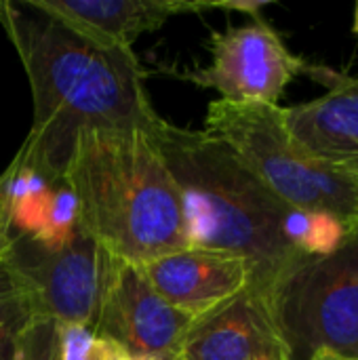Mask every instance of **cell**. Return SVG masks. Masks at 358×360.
<instances>
[{"instance_id": "6da1fadb", "label": "cell", "mask_w": 358, "mask_h": 360, "mask_svg": "<svg viewBox=\"0 0 358 360\" xmlns=\"http://www.w3.org/2000/svg\"><path fill=\"white\" fill-rule=\"evenodd\" d=\"M0 25L23 63L34 103L30 135L11 165L63 181L78 133H152L160 124L133 49L97 42L30 0H0Z\"/></svg>"}, {"instance_id": "7a4b0ae2", "label": "cell", "mask_w": 358, "mask_h": 360, "mask_svg": "<svg viewBox=\"0 0 358 360\" xmlns=\"http://www.w3.org/2000/svg\"><path fill=\"white\" fill-rule=\"evenodd\" d=\"M152 137L179 188L190 247L243 257L262 300L298 259L327 255L348 238L346 224L289 207L209 133L162 118Z\"/></svg>"}, {"instance_id": "3957f363", "label": "cell", "mask_w": 358, "mask_h": 360, "mask_svg": "<svg viewBox=\"0 0 358 360\" xmlns=\"http://www.w3.org/2000/svg\"><path fill=\"white\" fill-rule=\"evenodd\" d=\"M63 181L80 230L116 259L143 266L190 247L181 194L152 133H78Z\"/></svg>"}, {"instance_id": "277c9868", "label": "cell", "mask_w": 358, "mask_h": 360, "mask_svg": "<svg viewBox=\"0 0 358 360\" xmlns=\"http://www.w3.org/2000/svg\"><path fill=\"white\" fill-rule=\"evenodd\" d=\"M205 133L232 154L289 207L329 215L350 230L358 221V171L308 152L287 129L285 108L217 99Z\"/></svg>"}, {"instance_id": "5b68a950", "label": "cell", "mask_w": 358, "mask_h": 360, "mask_svg": "<svg viewBox=\"0 0 358 360\" xmlns=\"http://www.w3.org/2000/svg\"><path fill=\"white\" fill-rule=\"evenodd\" d=\"M289 360L358 359V236L289 266L264 300Z\"/></svg>"}, {"instance_id": "8992f818", "label": "cell", "mask_w": 358, "mask_h": 360, "mask_svg": "<svg viewBox=\"0 0 358 360\" xmlns=\"http://www.w3.org/2000/svg\"><path fill=\"white\" fill-rule=\"evenodd\" d=\"M2 255L25 285L40 321L95 329L120 259L78 224L61 240H40L11 230Z\"/></svg>"}, {"instance_id": "52a82bcc", "label": "cell", "mask_w": 358, "mask_h": 360, "mask_svg": "<svg viewBox=\"0 0 358 360\" xmlns=\"http://www.w3.org/2000/svg\"><path fill=\"white\" fill-rule=\"evenodd\" d=\"M211 63L186 70L181 78L200 89L217 91L226 101L281 105L291 80L308 74L310 63L293 55L281 34L262 15L251 23L213 32Z\"/></svg>"}, {"instance_id": "ba28073f", "label": "cell", "mask_w": 358, "mask_h": 360, "mask_svg": "<svg viewBox=\"0 0 358 360\" xmlns=\"http://www.w3.org/2000/svg\"><path fill=\"white\" fill-rule=\"evenodd\" d=\"M192 325L194 319L160 297L139 266L120 262L93 331L133 360H177Z\"/></svg>"}, {"instance_id": "9c48e42d", "label": "cell", "mask_w": 358, "mask_h": 360, "mask_svg": "<svg viewBox=\"0 0 358 360\" xmlns=\"http://www.w3.org/2000/svg\"><path fill=\"white\" fill-rule=\"evenodd\" d=\"M139 268L160 297L194 321L251 287V270L243 257L198 247L160 255Z\"/></svg>"}, {"instance_id": "30bf717a", "label": "cell", "mask_w": 358, "mask_h": 360, "mask_svg": "<svg viewBox=\"0 0 358 360\" xmlns=\"http://www.w3.org/2000/svg\"><path fill=\"white\" fill-rule=\"evenodd\" d=\"M177 360H289L264 300L245 289L241 295L196 319Z\"/></svg>"}, {"instance_id": "8fae6325", "label": "cell", "mask_w": 358, "mask_h": 360, "mask_svg": "<svg viewBox=\"0 0 358 360\" xmlns=\"http://www.w3.org/2000/svg\"><path fill=\"white\" fill-rule=\"evenodd\" d=\"M42 13L84 36L122 49L146 32L162 27L173 15L219 8V2L188 0H30Z\"/></svg>"}, {"instance_id": "7c38bea8", "label": "cell", "mask_w": 358, "mask_h": 360, "mask_svg": "<svg viewBox=\"0 0 358 360\" xmlns=\"http://www.w3.org/2000/svg\"><path fill=\"white\" fill-rule=\"evenodd\" d=\"M325 84V95L285 108V124L314 156L358 171V78L331 70Z\"/></svg>"}, {"instance_id": "4fadbf2b", "label": "cell", "mask_w": 358, "mask_h": 360, "mask_svg": "<svg viewBox=\"0 0 358 360\" xmlns=\"http://www.w3.org/2000/svg\"><path fill=\"white\" fill-rule=\"evenodd\" d=\"M36 321L25 285L0 255V360H17L21 340Z\"/></svg>"}, {"instance_id": "5bb4252c", "label": "cell", "mask_w": 358, "mask_h": 360, "mask_svg": "<svg viewBox=\"0 0 358 360\" xmlns=\"http://www.w3.org/2000/svg\"><path fill=\"white\" fill-rule=\"evenodd\" d=\"M61 360H133L120 346L89 327H59Z\"/></svg>"}, {"instance_id": "9a60e30c", "label": "cell", "mask_w": 358, "mask_h": 360, "mask_svg": "<svg viewBox=\"0 0 358 360\" xmlns=\"http://www.w3.org/2000/svg\"><path fill=\"white\" fill-rule=\"evenodd\" d=\"M17 360H61L57 325L53 321H36L21 340Z\"/></svg>"}, {"instance_id": "2e32d148", "label": "cell", "mask_w": 358, "mask_h": 360, "mask_svg": "<svg viewBox=\"0 0 358 360\" xmlns=\"http://www.w3.org/2000/svg\"><path fill=\"white\" fill-rule=\"evenodd\" d=\"M8 238H11V202H8L6 184L0 177V255L6 251Z\"/></svg>"}, {"instance_id": "e0dca14e", "label": "cell", "mask_w": 358, "mask_h": 360, "mask_svg": "<svg viewBox=\"0 0 358 360\" xmlns=\"http://www.w3.org/2000/svg\"><path fill=\"white\" fill-rule=\"evenodd\" d=\"M310 360H358V359H348V356H340V354H333V352H317Z\"/></svg>"}, {"instance_id": "ac0fdd59", "label": "cell", "mask_w": 358, "mask_h": 360, "mask_svg": "<svg viewBox=\"0 0 358 360\" xmlns=\"http://www.w3.org/2000/svg\"><path fill=\"white\" fill-rule=\"evenodd\" d=\"M352 30H354V34H358V4H357V11H354V23H352Z\"/></svg>"}, {"instance_id": "d6986e66", "label": "cell", "mask_w": 358, "mask_h": 360, "mask_svg": "<svg viewBox=\"0 0 358 360\" xmlns=\"http://www.w3.org/2000/svg\"><path fill=\"white\" fill-rule=\"evenodd\" d=\"M352 234H354V236H358V221H357V226L352 228Z\"/></svg>"}]
</instances>
